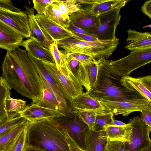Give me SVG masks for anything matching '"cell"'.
Segmentation results:
<instances>
[{
    "mask_svg": "<svg viewBox=\"0 0 151 151\" xmlns=\"http://www.w3.org/2000/svg\"><path fill=\"white\" fill-rule=\"evenodd\" d=\"M27 55L38 73L45 78L53 91L59 104L60 110L63 112L73 111L72 100L58 82L47 70L41 60L28 52Z\"/></svg>",
    "mask_w": 151,
    "mask_h": 151,
    "instance_id": "52a82bcc",
    "label": "cell"
},
{
    "mask_svg": "<svg viewBox=\"0 0 151 151\" xmlns=\"http://www.w3.org/2000/svg\"><path fill=\"white\" fill-rule=\"evenodd\" d=\"M26 104L25 101L13 99L11 95L8 96L5 99L4 104V109L7 116V121L20 115L19 113L27 107V106Z\"/></svg>",
    "mask_w": 151,
    "mask_h": 151,
    "instance_id": "d4e9b609",
    "label": "cell"
},
{
    "mask_svg": "<svg viewBox=\"0 0 151 151\" xmlns=\"http://www.w3.org/2000/svg\"><path fill=\"white\" fill-rule=\"evenodd\" d=\"M25 13L28 16L30 29L32 33L31 38L38 41L44 47L49 49L51 44L54 42L45 34L38 24L35 18L34 9L24 6Z\"/></svg>",
    "mask_w": 151,
    "mask_h": 151,
    "instance_id": "ffe728a7",
    "label": "cell"
},
{
    "mask_svg": "<svg viewBox=\"0 0 151 151\" xmlns=\"http://www.w3.org/2000/svg\"><path fill=\"white\" fill-rule=\"evenodd\" d=\"M125 141L117 140H109L106 149L107 151H126Z\"/></svg>",
    "mask_w": 151,
    "mask_h": 151,
    "instance_id": "8d00e7d4",
    "label": "cell"
},
{
    "mask_svg": "<svg viewBox=\"0 0 151 151\" xmlns=\"http://www.w3.org/2000/svg\"><path fill=\"white\" fill-rule=\"evenodd\" d=\"M127 32V45L124 47L130 52L151 48V32H141L130 29Z\"/></svg>",
    "mask_w": 151,
    "mask_h": 151,
    "instance_id": "d6986e66",
    "label": "cell"
},
{
    "mask_svg": "<svg viewBox=\"0 0 151 151\" xmlns=\"http://www.w3.org/2000/svg\"><path fill=\"white\" fill-rule=\"evenodd\" d=\"M29 121L20 115L13 119L0 124V136L13 129Z\"/></svg>",
    "mask_w": 151,
    "mask_h": 151,
    "instance_id": "836d02e7",
    "label": "cell"
},
{
    "mask_svg": "<svg viewBox=\"0 0 151 151\" xmlns=\"http://www.w3.org/2000/svg\"><path fill=\"white\" fill-rule=\"evenodd\" d=\"M142 84L151 93V75L138 77Z\"/></svg>",
    "mask_w": 151,
    "mask_h": 151,
    "instance_id": "ee69618b",
    "label": "cell"
},
{
    "mask_svg": "<svg viewBox=\"0 0 151 151\" xmlns=\"http://www.w3.org/2000/svg\"><path fill=\"white\" fill-rule=\"evenodd\" d=\"M151 28V24L145 26V27H142V28Z\"/></svg>",
    "mask_w": 151,
    "mask_h": 151,
    "instance_id": "681fc988",
    "label": "cell"
},
{
    "mask_svg": "<svg viewBox=\"0 0 151 151\" xmlns=\"http://www.w3.org/2000/svg\"><path fill=\"white\" fill-rule=\"evenodd\" d=\"M142 151H151V140L149 146L143 150Z\"/></svg>",
    "mask_w": 151,
    "mask_h": 151,
    "instance_id": "c3c4849f",
    "label": "cell"
},
{
    "mask_svg": "<svg viewBox=\"0 0 151 151\" xmlns=\"http://www.w3.org/2000/svg\"><path fill=\"white\" fill-rule=\"evenodd\" d=\"M39 74L42 83L43 97L42 100L36 104L42 107L60 110L59 104L53 91L45 78Z\"/></svg>",
    "mask_w": 151,
    "mask_h": 151,
    "instance_id": "cb8c5ba5",
    "label": "cell"
},
{
    "mask_svg": "<svg viewBox=\"0 0 151 151\" xmlns=\"http://www.w3.org/2000/svg\"><path fill=\"white\" fill-rule=\"evenodd\" d=\"M56 0H33V8L41 15H45L48 6Z\"/></svg>",
    "mask_w": 151,
    "mask_h": 151,
    "instance_id": "d590c367",
    "label": "cell"
},
{
    "mask_svg": "<svg viewBox=\"0 0 151 151\" xmlns=\"http://www.w3.org/2000/svg\"><path fill=\"white\" fill-rule=\"evenodd\" d=\"M151 62V48L131 52L123 58L109 62L113 69L122 77L129 76L134 70Z\"/></svg>",
    "mask_w": 151,
    "mask_h": 151,
    "instance_id": "8992f818",
    "label": "cell"
},
{
    "mask_svg": "<svg viewBox=\"0 0 151 151\" xmlns=\"http://www.w3.org/2000/svg\"><path fill=\"white\" fill-rule=\"evenodd\" d=\"M0 21L9 26L24 38H31L28 17L25 13L0 9Z\"/></svg>",
    "mask_w": 151,
    "mask_h": 151,
    "instance_id": "4fadbf2b",
    "label": "cell"
},
{
    "mask_svg": "<svg viewBox=\"0 0 151 151\" xmlns=\"http://www.w3.org/2000/svg\"><path fill=\"white\" fill-rule=\"evenodd\" d=\"M63 128L65 140L68 145L70 151H85L81 149L70 137L67 131Z\"/></svg>",
    "mask_w": 151,
    "mask_h": 151,
    "instance_id": "f35d334b",
    "label": "cell"
},
{
    "mask_svg": "<svg viewBox=\"0 0 151 151\" xmlns=\"http://www.w3.org/2000/svg\"><path fill=\"white\" fill-rule=\"evenodd\" d=\"M117 38L114 40L98 39L94 41L78 40L72 37L57 42L58 47L70 53H78L85 55L98 61L107 59L112 55L119 43Z\"/></svg>",
    "mask_w": 151,
    "mask_h": 151,
    "instance_id": "277c9868",
    "label": "cell"
},
{
    "mask_svg": "<svg viewBox=\"0 0 151 151\" xmlns=\"http://www.w3.org/2000/svg\"><path fill=\"white\" fill-rule=\"evenodd\" d=\"M35 17L45 34L53 42H57L67 38L75 36L71 31L49 19L45 15L37 13L35 15Z\"/></svg>",
    "mask_w": 151,
    "mask_h": 151,
    "instance_id": "5bb4252c",
    "label": "cell"
},
{
    "mask_svg": "<svg viewBox=\"0 0 151 151\" xmlns=\"http://www.w3.org/2000/svg\"><path fill=\"white\" fill-rule=\"evenodd\" d=\"M108 139L105 131L96 132L90 130L85 141V151H104Z\"/></svg>",
    "mask_w": 151,
    "mask_h": 151,
    "instance_id": "603a6c76",
    "label": "cell"
},
{
    "mask_svg": "<svg viewBox=\"0 0 151 151\" xmlns=\"http://www.w3.org/2000/svg\"><path fill=\"white\" fill-rule=\"evenodd\" d=\"M72 103L73 109L92 111L97 115L111 112L110 110L106 106L86 92L73 99Z\"/></svg>",
    "mask_w": 151,
    "mask_h": 151,
    "instance_id": "2e32d148",
    "label": "cell"
},
{
    "mask_svg": "<svg viewBox=\"0 0 151 151\" xmlns=\"http://www.w3.org/2000/svg\"><path fill=\"white\" fill-rule=\"evenodd\" d=\"M41 60L72 100L84 93L83 86L79 81L69 78L61 74L57 70L55 63Z\"/></svg>",
    "mask_w": 151,
    "mask_h": 151,
    "instance_id": "7c38bea8",
    "label": "cell"
},
{
    "mask_svg": "<svg viewBox=\"0 0 151 151\" xmlns=\"http://www.w3.org/2000/svg\"><path fill=\"white\" fill-rule=\"evenodd\" d=\"M81 119L87 124L90 130H92L96 120V114L94 111L88 110L73 109Z\"/></svg>",
    "mask_w": 151,
    "mask_h": 151,
    "instance_id": "e575fe53",
    "label": "cell"
},
{
    "mask_svg": "<svg viewBox=\"0 0 151 151\" xmlns=\"http://www.w3.org/2000/svg\"><path fill=\"white\" fill-rule=\"evenodd\" d=\"M111 112L96 115L92 130L96 132L105 131L110 125H114Z\"/></svg>",
    "mask_w": 151,
    "mask_h": 151,
    "instance_id": "d6a6232c",
    "label": "cell"
},
{
    "mask_svg": "<svg viewBox=\"0 0 151 151\" xmlns=\"http://www.w3.org/2000/svg\"><path fill=\"white\" fill-rule=\"evenodd\" d=\"M2 76L11 87L36 104L43 97L42 81L26 50L19 47L8 52L2 65Z\"/></svg>",
    "mask_w": 151,
    "mask_h": 151,
    "instance_id": "6da1fadb",
    "label": "cell"
},
{
    "mask_svg": "<svg viewBox=\"0 0 151 151\" xmlns=\"http://www.w3.org/2000/svg\"><path fill=\"white\" fill-rule=\"evenodd\" d=\"M55 2L48 6L45 15L49 19L68 29L69 26V19L65 17L60 12Z\"/></svg>",
    "mask_w": 151,
    "mask_h": 151,
    "instance_id": "83f0119b",
    "label": "cell"
},
{
    "mask_svg": "<svg viewBox=\"0 0 151 151\" xmlns=\"http://www.w3.org/2000/svg\"><path fill=\"white\" fill-rule=\"evenodd\" d=\"M104 151H107V150L105 149Z\"/></svg>",
    "mask_w": 151,
    "mask_h": 151,
    "instance_id": "f5cc1de1",
    "label": "cell"
},
{
    "mask_svg": "<svg viewBox=\"0 0 151 151\" xmlns=\"http://www.w3.org/2000/svg\"><path fill=\"white\" fill-rule=\"evenodd\" d=\"M122 85L125 87L138 92L142 95L151 105V93L142 83L139 79L128 76L122 78Z\"/></svg>",
    "mask_w": 151,
    "mask_h": 151,
    "instance_id": "484cf974",
    "label": "cell"
},
{
    "mask_svg": "<svg viewBox=\"0 0 151 151\" xmlns=\"http://www.w3.org/2000/svg\"><path fill=\"white\" fill-rule=\"evenodd\" d=\"M143 13L151 19V0L146 1L141 7Z\"/></svg>",
    "mask_w": 151,
    "mask_h": 151,
    "instance_id": "7bdbcfd3",
    "label": "cell"
},
{
    "mask_svg": "<svg viewBox=\"0 0 151 151\" xmlns=\"http://www.w3.org/2000/svg\"><path fill=\"white\" fill-rule=\"evenodd\" d=\"M129 123L131 129L128 139L125 141L126 151H142L149 145V127L146 125L138 116L131 119Z\"/></svg>",
    "mask_w": 151,
    "mask_h": 151,
    "instance_id": "ba28073f",
    "label": "cell"
},
{
    "mask_svg": "<svg viewBox=\"0 0 151 151\" xmlns=\"http://www.w3.org/2000/svg\"><path fill=\"white\" fill-rule=\"evenodd\" d=\"M55 3L60 12L68 19L72 14L82 9V5L78 3L76 0H56Z\"/></svg>",
    "mask_w": 151,
    "mask_h": 151,
    "instance_id": "f546056e",
    "label": "cell"
},
{
    "mask_svg": "<svg viewBox=\"0 0 151 151\" xmlns=\"http://www.w3.org/2000/svg\"><path fill=\"white\" fill-rule=\"evenodd\" d=\"M0 9L14 12H21L14 6L12 1L10 0H0Z\"/></svg>",
    "mask_w": 151,
    "mask_h": 151,
    "instance_id": "ab89813d",
    "label": "cell"
},
{
    "mask_svg": "<svg viewBox=\"0 0 151 151\" xmlns=\"http://www.w3.org/2000/svg\"><path fill=\"white\" fill-rule=\"evenodd\" d=\"M27 126L4 151H25L28 147Z\"/></svg>",
    "mask_w": 151,
    "mask_h": 151,
    "instance_id": "1f68e13d",
    "label": "cell"
},
{
    "mask_svg": "<svg viewBox=\"0 0 151 151\" xmlns=\"http://www.w3.org/2000/svg\"><path fill=\"white\" fill-rule=\"evenodd\" d=\"M19 114L29 122L45 119H54L64 115L61 111L42 107L34 103L30 106H27Z\"/></svg>",
    "mask_w": 151,
    "mask_h": 151,
    "instance_id": "ac0fdd59",
    "label": "cell"
},
{
    "mask_svg": "<svg viewBox=\"0 0 151 151\" xmlns=\"http://www.w3.org/2000/svg\"><path fill=\"white\" fill-rule=\"evenodd\" d=\"M131 129V126L128 122L124 126L110 125L105 132L108 140L125 141L128 139Z\"/></svg>",
    "mask_w": 151,
    "mask_h": 151,
    "instance_id": "4316f807",
    "label": "cell"
},
{
    "mask_svg": "<svg viewBox=\"0 0 151 151\" xmlns=\"http://www.w3.org/2000/svg\"><path fill=\"white\" fill-rule=\"evenodd\" d=\"M63 52L65 55L67 60L69 63L72 60H76L80 63H83L91 58L88 55L80 53H70L66 52L64 51Z\"/></svg>",
    "mask_w": 151,
    "mask_h": 151,
    "instance_id": "74e56055",
    "label": "cell"
},
{
    "mask_svg": "<svg viewBox=\"0 0 151 151\" xmlns=\"http://www.w3.org/2000/svg\"><path fill=\"white\" fill-rule=\"evenodd\" d=\"M71 32L75 35V36L74 37L78 40L91 41L96 40L98 39L96 37L92 36L79 34L74 31Z\"/></svg>",
    "mask_w": 151,
    "mask_h": 151,
    "instance_id": "b9f144b4",
    "label": "cell"
},
{
    "mask_svg": "<svg viewBox=\"0 0 151 151\" xmlns=\"http://www.w3.org/2000/svg\"><path fill=\"white\" fill-rule=\"evenodd\" d=\"M22 35L3 22L0 21V47L11 52L21 46Z\"/></svg>",
    "mask_w": 151,
    "mask_h": 151,
    "instance_id": "e0dca14e",
    "label": "cell"
},
{
    "mask_svg": "<svg viewBox=\"0 0 151 151\" xmlns=\"http://www.w3.org/2000/svg\"><path fill=\"white\" fill-rule=\"evenodd\" d=\"M73 74L89 93L96 87L98 71V61L90 58L83 63L70 66Z\"/></svg>",
    "mask_w": 151,
    "mask_h": 151,
    "instance_id": "9c48e42d",
    "label": "cell"
},
{
    "mask_svg": "<svg viewBox=\"0 0 151 151\" xmlns=\"http://www.w3.org/2000/svg\"><path fill=\"white\" fill-rule=\"evenodd\" d=\"M82 9L69 16V23L90 34L95 31L99 25V16L85 9Z\"/></svg>",
    "mask_w": 151,
    "mask_h": 151,
    "instance_id": "9a60e30c",
    "label": "cell"
},
{
    "mask_svg": "<svg viewBox=\"0 0 151 151\" xmlns=\"http://www.w3.org/2000/svg\"><path fill=\"white\" fill-rule=\"evenodd\" d=\"M140 118L146 125L151 127V111L144 110L141 112Z\"/></svg>",
    "mask_w": 151,
    "mask_h": 151,
    "instance_id": "60d3db41",
    "label": "cell"
},
{
    "mask_svg": "<svg viewBox=\"0 0 151 151\" xmlns=\"http://www.w3.org/2000/svg\"><path fill=\"white\" fill-rule=\"evenodd\" d=\"M63 113L64 115L54 119L67 131L76 144L85 150L86 137L90 130L88 125L74 111Z\"/></svg>",
    "mask_w": 151,
    "mask_h": 151,
    "instance_id": "5b68a950",
    "label": "cell"
},
{
    "mask_svg": "<svg viewBox=\"0 0 151 151\" xmlns=\"http://www.w3.org/2000/svg\"><path fill=\"white\" fill-rule=\"evenodd\" d=\"M28 146L55 151H70L63 128L53 118L29 122Z\"/></svg>",
    "mask_w": 151,
    "mask_h": 151,
    "instance_id": "3957f363",
    "label": "cell"
},
{
    "mask_svg": "<svg viewBox=\"0 0 151 151\" xmlns=\"http://www.w3.org/2000/svg\"><path fill=\"white\" fill-rule=\"evenodd\" d=\"M68 29L71 31H74L78 33L88 35L94 36L93 35L86 32L83 29L76 27L70 23H69V26Z\"/></svg>",
    "mask_w": 151,
    "mask_h": 151,
    "instance_id": "f6af8a7d",
    "label": "cell"
},
{
    "mask_svg": "<svg viewBox=\"0 0 151 151\" xmlns=\"http://www.w3.org/2000/svg\"><path fill=\"white\" fill-rule=\"evenodd\" d=\"M129 1V0H94L91 4H83L86 6L83 8L99 16L101 13L116 8H122Z\"/></svg>",
    "mask_w": 151,
    "mask_h": 151,
    "instance_id": "7402d4cb",
    "label": "cell"
},
{
    "mask_svg": "<svg viewBox=\"0 0 151 151\" xmlns=\"http://www.w3.org/2000/svg\"><path fill=\"white\" fill-rule=\"evenodd\" d=\"M25 151H30V150L28 148Z\"/></svg>",
    "mask_w": 151,
    "mask_h": 151,
    "instance_id": "816d5d0a",
    "label": "cell"
},
{
    "mask_svg": "<svg viewBox=\"0 0 151 151\" xmlns=\"http://www.w3.org/2000/svg\"><path fill=\"white\" fill-rule=\"evenodd\" d=\"M29 122L20 125L0 136V151H4L19 134L25 128Z\"/></svg>",
    "mask_w": 151,
    "mask_h": 151,
    "instance_id": "4dcf8cb0",
    "label": "cell"
},
{
    "mask_svg": "<svg viewBox=\"0 0 151 151\" xmlns=\"http://www.w3.org/2000/svg\"><path fill=\"white\" fill-rule=\"evenodd\" d=\"M0 124L7 121V116L4 109L5 99L11 95L12 88L7 81L2 76L0 78Z\"/></svg>",
    "mask_w": 151,
    "mask_h": 151,
    "instance_id": "f1b7e54d",
    "label": "cell"
},
{
    "mask_svg": "<svg viewBox=\"0 0 151 151\" xmlns=\"http://www.w3.org/2000/svg\"><path fill=\"white\" fill-rule=\"evenodd\" d=\"M28 148L30 151H55L44 149L32 146H28Z\"/></svg>",
    "mask_w": 151,
    "mask_h": 151,
    "instance_id": "bcb514c9",
    "label": "cell"
},
{
    "mask_svg": "<svg viewBox=\"0 0 151 151\" xmlns=\"http://www.w3.org/2000/svg\"><path fill=\"white\" fill-rule=\"evenodd\" d=\"M114 125L117 126H124L127 125V124H125L121 121L113 119Z\"/></svg>",
    "mask_w": 151,
    "mask_h": 151,
    "instance_id": "7dc6e473",
    "label": "cell"
},
{
    "mask_svg": "<svg viewBox=\"0 0 151 151\" xmlns=\"http://www.w3.org/2000/svg\"><path fill=\"white\" fill-rule=\"evenodd\" d=\"M121 8L114 9L99 15V24L90 34L99 40H111L116 39L115 32L121 18Z\"/></svg>",
    "mask_w": 151,
    "mask_h": 151,
    "instance_id": "30bf717a",
    "label": "cell"
},
{
    "mask_svg": "<svg viewBox=\"0 0 151 151\" xmlns=\"http://www.w3.org/2000/svg\"><path fill=\"white\" fill-rule=\"evenodd\" d=\"M106 106L113 116L121 114L126 116L135 111L141 112L144 110L151 111V105L146 99L119 101L101 99L98 100Z\"/></svg>",
    "mask_w": 151,
    "mask_h": 151,
    "instance_id": "8fae6325",
    "label": "cell"
},
{
    "mask_svg": "<svg viewBox=\"0 0 151 151\" xmlns=\"http://www.w3.org/2000/svg\"><path fill=\"white\" fill-rule=\"evenodd\" d=\"M21 46L33 56L41 60L55 63L50 50L43 47L37 40L32 38L23 40Z\"/></svg>",
    "mask_w": 151,
    "mask_h": 151,
    "instance_id": "44dd1931",
    "label": "cell"
},
{
    "mask_svg": "<svg viewBox=\"0 0 151 151\" xmlns=\"http://www.w3.org/2000/svg\"><path fill=\"white\" fill-rule=\"evenodd\" d=\"M109 62L105 59L98 61L97 82L96 87L89 93L90 95L97 100L102 99L114 101L146 99L138 92L122 85L120 80L122 77L113 69Z\"/></svg>",
    "mask_w": 151,
    "mask_h": 151,
    "instance_id": "7a4b0ae2",
    "label": "cell"
},
{
    "mask_svg": "<svg viewBox=\"0 0 151 151\" xmlns=\"http://www.w3.org/2000/svg\"><path fill=\"white\" fill-rule=\"evenodd\" d=\"M149 128L150 132H151V127H149Z\"/></svg>",
    "mask_w": 151,
    "mask_h": 151,
    "instance_id": "f907efd6",
    "label": "cell"
}]
</instances>
